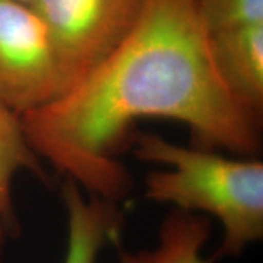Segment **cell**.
I'll return each mask as SVG.
<instances>
[{
	"label": "cell",
	"mask_w": 263,
	"mask_h": 263,
	"mask_svg": "<svg viewBox=\"0 0 263 263\" xmlns=\"http://www.w3.org/2000/svg\"><path fill=\"white\" fill-rule=\"evenodd\" d=\"M142 119L180 123L206 149L253 157L260 148V117L221 81L195 0H146L110 56L53 103L21 116L41 161L117 203L132 190L119 152Z\"/></svg>",
	"instance_id": "1"
},
{
	"label": "cell",
	"mask_w": 263,
	"mask_h": 263,
	"mask_svg": "<svg viewBox=\"0 0 263 263\" xmlns=\"http://www.w3.org/2000/svg\"><path fill=\"white\" fill-rule=\"evenodd\" d=\"M133 152L145 162L160 164L145 177V197L190 214L215 219L222 230L214 254L237 257L263 238V162L254 157H227L219 151L184 146L141 133Z\"/></svg>",
	"instance_id": "2"
},
{
	"label": "cell",
	"mask_w": 263,
	"mask_h": 263,
	"mask_svg": "<svg viewBox=\"0 0 263 263\" xmlns=\"http://www.w3.org/2000/svg\"><path fill=\"white\" fill-rule=\"evenodd\" d=\"M66 91L56 48L37 12L19 0H0V101L24 116Z\"/></svg>",
	"instance_id": "3"
},
{
	"label": "cell",
	"mask_w": 263,
	"mask_h": 263,
	"mask_svg": "<svg viewBox=\"0 0 263 263\" xmlns=\"http://www.w3.org/2000/svg\"><path fill=\"white\" fill-rule=\"evenodd\" d=\"M146 0H31L44 22L67 89L113 53L135 28Z\"/></svg>",
	"instance_id": "4"
},
{
	"label": "cell",
	"mask_w": 263,
	"mask_h": 263,
	"mask_svg": "<svg viewBox=\"0 0 263 263\" xmlns=\"http://www.w3.org/2000/svg\"><path fill=\"white\" fill-rule=\"evenodd\" d=\"M66 212L63 263H98L104 249L122 238L126 214L122 203L91 196L72 180L62 189Z\"/></svg>",
	"instance_id": "5"
},
{
	"label": "cell",
	"mask_w": 263,
	"mask_h": 263,
	"mask_svg": "<svg viewBox=\"0 0 263 263\" xmlns=\"http://www.w3.org/2000/svg\"><path fill=\"white\" fill-rule=\"evenodd\" d=\"M216 72L230 94L249 111H263V24L209 32Z\"/></svg>",
	"instance_id": "6"
},
{
	"label": "cell",
	"mask_w": 263,
	"mask_h": 263,
	"mask_svg": "<svg viewBox=\"0 0 263 263\" xmlns=\"http://www.w3.org/2000/svg\"><path fill=\"white\" fill-rule=\"evenodd\" d=\"M209 237L206 216L171 209L161 222L155 245L119 250L114 263H215L214 256H205Z\"/></svg>",
	"instance_id": "7"
},
{
	"label": "cell",
	"mask_w": 263,
	"mask_h": 263,
	"mask_svg": "<svg viewBox=\"0 0 263 263\" xmlns=\"http://www.w3.org/2000/svg\"><path fill=\"white\" fill-rule=\"evenodd\" d=\"M24 170L41 180L48 179L43 161L27 139L21 116L0 101V250L19 233L12 186Z\"/></svg>",
	"instance_id": "8"
},
{
	"label": "cell",
	"mask_w": 263,
	"mask_h": 263,
	"mask_svg": "<svg viewBox=\"0 0 263 263\" xmlns=\"http://www.w3.org/2000/svg\"><path fill=\"white\" fill-rule=\"evenodd\" d=\"M206 32L263 24V0H195Z\"/></svg>",
	"instance_id": "9"
},
{
	"label": "cell",
	"mask_w": 263,
	"mask_h": 263,
	"mask_svg": "<svg viewBox=\"0 0 263 263\" xmlns=\"http://www.w3.org/2000/svg\"><path fill=\"white\" fill-rule=\"evenodd\" d=\"M19 2H24V3H28V5H29V3H31V0H19Z\"/></svg>",
	"instance_id": "10"
}]
</instances>
